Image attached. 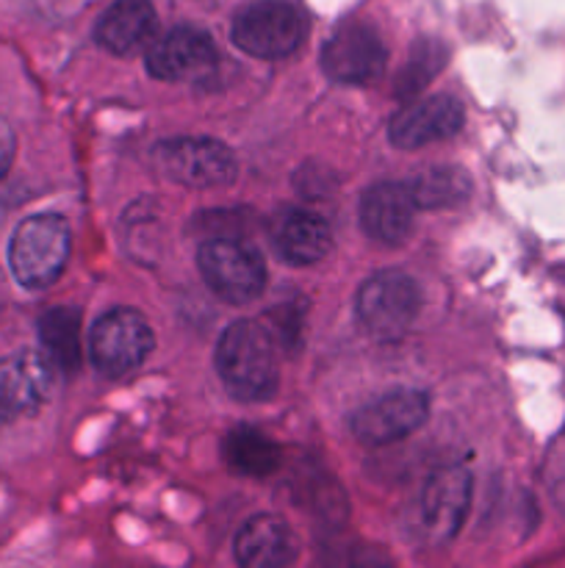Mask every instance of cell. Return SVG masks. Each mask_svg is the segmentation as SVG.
<instances>
[{"label":"cell","instance_id":"1","mask_svg":"<svg viewBox=\"0 0 565 568\" xmlns=\"http://www.w3.org/2000/svg\"><path fill=\"white\" fill-rule=\"evenodd\" d=\"M216 372L227 392L242 403L269 399L280 383L277 338L271 327L255 320L230 322L216 344Z\"/></svg>","mask_w":565,"mask_h":568},{"label":"cell","instance_id":"2","mask_svg":"<svg viewBox=\"0 0 565 568\" xmlns=\"http://www.w3.org/2000/svg\"><path fill=\"white\" fill-rule=\"evenodd\" d=\"M70 225L61 214H33L17 225L9 242L11 275L25 288H48L70 258Z\"/></svg>","mask_w":565,"mask_h":568},{"label":"cell","instance_id":"3","mask_svg":"<svg viewBox=\"0 0 565 568\" xmlns=\"http://www.w3.org/2000/svg\"><path fill=\"white\" fill-rule=\"evenodd\" d=\"M153 164L161 175L188 189H219L236 181L238 161L219 139L177 136L155 148Z\"/></svg>","mask_w":565,"mask_h":568},{"label":"cell","instance_id":"4","mask_svg":"<svg viewBox=\"0 0 565 568\" xmlns=\"http://www.w3.org/2000/svg\"><path fill=\"white\" fill-rule=\"evenodd\" d=\"M421 308V288L408 272L382 270L371 275L358 292V320L382 342H397L415 322Z\"/></svg>","mask_w":565,"mask_h":568},{"label":"cell","instance_id":"5","mask_svg":"<svg viewBox=\"0 0 565 568\" xmlns=\"http://www.w3.org/2000/svg\"><path fill=\"white\" fill-rule=\"evenodd\" d=\"M199 272L216 297L244 305L264 292L266 264L253 244L242 239H208L197 253Z\"/></svg>","mask_w":565,"mask_h":568},{"label":"cell","instance_id":"6","mask_svg":"<svg viewBox=\"0 0 565 568\" xmlns=\"http://www.w3.org/2000/svg\"><path fill=\"white\" fill-rule=\"evenodd\" d=\"M153 331L133 308H111L89 333V355L100 375L125 377L153 353Z\"/></svg>","mask_w":565,"mask_h":568},{"label":"cell","instance_id":"7","mask_svg":"<svg viewBox=\"0 0 565 568\" xmlns=\"http://www.w3.org/2000/svg\"><path fill=\"white\" fill-rule=\"evenodd\" d=\"M302 17L288 0H255L233 20V44L255 59H282L302 42Z\"/></svg>","mask_w":565,"mask_h":568},{"label":"cell","instance_id":"8","mask_svg":"<svg viewBox=\"0 0 565 568\" xmlns=\"http://www.w3.org/2000/svg\"><path fill=\"white\" fill-rule=\"evenodd\" d=\"M427 416H430V399L424 392L397 388L355 410L352 433L369 447H386L419 430Z\"/></svg>","mask_w":565,"mask_h":568},{"label":"cell","instance_id":"9","mask_svg":"<svg viewBox=\"0 0 565 568\" xmlns=\"http://www.w3.org/2000/svg\"><path fill=\"white\" fill-rule=\"evenodd\" d=\"M386 59L380 37L360 22L341 26L321 48V70L327 72V78L352 87L380 81L386 72Z\"/></svg>","mask_w":565,"mask_h":568},{"label":"cell","instance_id":"10","mask_svg":"<svg viewBox=\"0 0 565 568\" xmlns=\"http://www.w3.org/2000/svg\"><path fill=\"white\" fill-rule=\"evenodd\" d=\"M147 72L158 81H194L205 78L216 67L214 42L205 31L192 26H177L164 37L153 39L144 55Z\"/></svg>","mask_w":565,"mask_h":568},{"label":"cell","instance_id":"11","mask_svg":"<svg viewBox=\"0 0 565 568\" xmlns=\"http://www.w3.org/2000/svg\"><path fill=\"white\" fill-rule=\"evenodd\" d=\"M50 358L39 349H17L0 358V416L37 414L53 388Z\"/></svg>","mask_w":565,"mask_h":568},{"label":"cell","instance_id":"12","mask_svg":"<svg viewBox=\"0 0 565 568\" xmlns=\"http://www.w3.org/2000/svg\"><path fill=\"white\" fill-rule=\"evenodd\" d=\"M471 505V475L463 466H443L421 494V530L432 544H446L463 527Z\"/></svg>","mask_w":565,"mask_h":568},{"label":"cell","instance_id":"13","mask_svg":"<svg viewBox=\"0 0 565 568\" xmlns=\"http://www.w3.org/2000/svg\"><path fill=\"white\" fill-rule=\"evenodd\" d=\"M465 122V109L452 94H432V98L413 100L399 114H393L388 125V136L397 148L415 150L424 144L443 142L460 133Z\"/></svg>","mask_w":565,"mask_h":568},{"label":"cell","instance_id":"14","mask_svg":"<svg viewBox=\"0 0 565 568\" xmlns=\"http://www.w3.org/2000/svg\"><path fill=\"white\" fill-rule=\"evenodd\" d=\"M269 239L275 253L291 266L319 264L332 247L327 222L319 214L305 209L277 211L269 225Z\"/></svg>","mask_w":565,"mask_h":568},{"label":"cell","instance_id":"15","mask_svg":"<svg viewBox=\"0 0 565 568\" xmlns=\"http://www.w3.org/2000/svg\"><path fill=\"white\" fill-rule=\"evenodd\" d=\"M415 200L408 183L382 181L363 192L360 200V227L366 236L382 244H399L408 239L413 227Z\"/></svg>","mask_w":565,"mask_h":568},{"label":"cell","instance_id":"16","mask_svg":"<svg viewBox=\"0 0 565 568\" xmlns=\"http://www.w3.org/2000/svg\"><path fill=\"white\" fill-rule=\"evenodd\" d=\"M299 555V538L286 519L260 514L236 532V560L244 568H282Z\"/></svg>","mask_w":565,"mask_h":568},{"label":"cell","instance_id":"17","mask_svg":"<svg viewBox=\"0 0 565 568\" xmlns=\"http://www.w3.org/2000/svg\"><path fill=\"white\" fill-rule=\"evenodd\" d=\"M155 37V9L150 0H114L94 28L100 48L114 55H127Z\"/></svg>","mask_w":565,"mask_h":568},{"label":"cell","instance_id":"18","mask_svg":"<svg viewBox=\"0 0 565 568\" xmlns=\"http://www.w3.org/2000/svg\"><path fill=\"white\" fill-rule=\"evenodd\" d=\"M227 466L244 477H269L280 469L282 449L258 427H233L222 444Z\"/></svg>","mask_w":565,"mask_h":568},{"label":"cell","instance_id":"19","mask_svg":"<svg viewBox=\"0 0 565 568\" xmlns=\"http://www.w3.org/2000/svg\"><path fill=\"white\" fill-rule=\"evenodd\" d=\"M410 194L415 200V209L427 211H441L454 209V205L465 203L471 194V175L463 166L441 164V166H427L419 175L408 181Z\"/></svg>","mask_w":565,"mask_h":568},{"label":"cell","instance_id":"20","mask_svg":"<svg viewBox=\"0 0 565 568\" xmlns=\"http://www.w3.org/2000/svg\"><path fill=\"white\" fill-rule=\"evenodd\" d=\"M42 353L61 372H75L81 364V311L53 308L39 320Z\"/></svg>","mask_w":565,"mask_h":568},{"label":"cell","instance_id":"21","mask_svg":"<svg viewBox=\"0 0 565 568\" xmlns=\"http://www.w3.org/2000/svg\"><path fill=\"white\" fill-rule=\"evenodd\" d=\"M443 64H446V50H443V44L424 39V42L415 44L413 53H410L408 64H404L402 75H399L397 92L402 94V98H410V94H415L419 89H424L427 83H430V78L443 70Z\"/></svg>","mask_w":565,"mask_h":568},{"label":"cell","instance_id":"22","mask_svg":"<svg viewBox=\"0 0 565 568\" xmlns=\"http://www.w3.org/2000/svg\"><path fill=\"white\" fill-rule=\"evenodd\" d=\"M14 153H17V139H14V131H11L9 122L0 116V181L6 178V172L11 170V161H14Z\"/></svg>","mask_w":565,"mask_h":568}]
</instances>
